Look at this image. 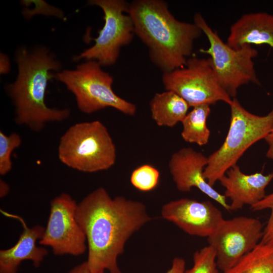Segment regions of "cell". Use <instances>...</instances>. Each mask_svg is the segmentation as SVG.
<instances>
[{
	"instance_id": "6da1fadb",
	"label": "cell",
	"mask_w": 273,
	"mask_h": 273,
	"mask_svg": "<svg viewBox=\"0 0 273 273\" xmlns=\"http://www.w3.org/2000/svg\"><path fill=\"white\" fill-rule=\"evenodd\" d=\"M76 218L86 236V263L92 273H121L117 259L126 242L152 219L143 203L112 198L102 187L78 204Z\"/></svg>"
},
{
	"instance_id": "7a4b0ae2",
	"label": "cell",
	"mask_w": 273,
	"mask_h": 273,
	"mask_svg": "<svg viewBox=\"0 0 273 273\" xmlns=\"http://www.w3.org/2000/svg\"><path fill=\"white\" fill-rule=\"evenodd\" d=\"M128 14L135 34L147 46L153 63L163 73L184 67L202 33L194 23L180 21L162 0H135Z\"/></svg>"
},
{
	"instance_id": "3957f363",
	"label": "cell",
	"mask_w": 273,
	"mask_h": 273,
	"mask_svg": "<svg viewBox=\"0 0 273 273\" xmlns=\"http://www.w3.org/2000/svg\"><path fill=\"white\" fill-rule=\"evenodd\" d=\"M16 60L18 74L9 92L15 107L17 124L38 132L49 123L67 119L68 109L51 108L45 103L48 82L55 77L50 71L60 68L54 56L43 48L32 52L22 49Z\"/></svg>"
},
{
	"instance_id": "277c9868",
	"label": "cell",
	"mask_w": 273,
	"mask_h": 273,
	"mask_svg": "<svg viewBox=\"0 0 273 273\" xmlns=\"http://www.w3.org/2000/svg\"><path fill=\"white\" fill-rule=\"evenodd\" d=\"M229 105L231 116L228 134L221 146L208 157L203 172L212 187L237 164L249 147L273 130V107L267 114L260 116L249 112L236 98Z\"/></svg>"
},
{
	"instance_id": "5b68a950",
	"label": "cell",
	"mask_w": 273,
	"mask_h": 273,
	"mask_svg": "<svg viewBox=\"0 0 273 273\" xmlns=\"http://www.w3.org/2000/svg\"><path fill=\"white\" fill-rule=\"evenodd\" d=\"M58 154L62 163L83 172L107 170L116 160L115 144L107 127L99 120L69 127L60 139Z\"/></svg>"
},
{
	"instance_id": "8992f818",
	"label": "cell",
	"mask_w": 273,
	"mask_h": 273,
	"mask_svg": "<svg viewBox=\"0 0 273 273\" xmlns=\"http://www.w3.org/2000/svg\"><path fill=\"white\" fill-rule=\"evenodd\" d=\"M194 22L207 38L209 47L200 52L209 56L211 64L221 87L233 99L238 89L250 83L260 85L253 59L257 51L250 45L239 49L230 47L213 30L200 13L194 15Z\"/></svg>"
},
{
	"instance_id": "52a82bcc",
	"label": "cell",
	"mask_w": 273,
	"mask_h": 273,
	"mask_svg": "<svg viewBox=\"0 0 273 273\" xmlns=\"http://www.w3.org/2000/svg\"><path fill=\"white\" fill-rule=\"evenodd\" d=\"M74 95L79 109L90 114L111 107L129 116L136 112V106L117 96L112 85L113 77L103 71L96 61L88 60L73 70H65L55 74Z\"/></svg>"
},
{
	"instance_id": "ba28073f",
	"label": "cell",
	"mask_w": 273,
	"mask_h": 273,
	"mask_svg": "<svg viewBox=\"0 0 273 273\" xmlns=\"http://www.w3.org/2000/svg\"><path fill=\"white\" fill-rule=\"evenodd\" d=\"M162 82L166 90L178 95L190 107L232 101L219 85L209 58H189L184 67L163 73Z\"/></svg>"
},
{
	"instance_id": "9c48e42d",
	"label": "cell",
	"mask_w": 273,
	"mask_h": 273,
	"mask_svg": "<svg viewBox=\"0 0 273 273\" xmlns=\"http://www.w3.org/2000/svg\"><path fill=\"white\" fill-rule=\"evenodd\" d=\"M89 4L100 7L104 13L105 24L93 38L95 44L75 58L97 61L102 66L115 64L121 48L133 38L134 27L128 14L129 4L124 0H92Z\"/></svg>"
},
{
	"instance_id": "30bf717a",
	"label": "cell",
	"mask_w": 273,
	"mask_h": 273,
	"mask_svg": "<svg viewBox=\"0 0 273 273\" xmlns=\"http://www.w3.org/2000/svg\"><path fill=\"white\" fill-rule=\"evenodd\" d=\"M263 226L255 218L238 216L224 219L207 238L216 252L217 267L222 272L233 267L260 242Z\"/></svg>"
},
{
	"instance_id": "8fae6325",
	"label": "cell",
	"mask_w": 273,
	"mask_h": 273,
	"mask_svg": "<svg viewBox=\"0 0 273 273\" xmlns=\"http://www.w3.org/2000/svg\"><path fill=\"white\" fill-rule=\"evenodd\" d=\"M77 205L66 193L51 202L47 225L39 244L51 247L55 255L78 256L86 250V236L76 218Z\"/></svg>"
},
{
	"instance_id": "7c38bea8",
	"label": "cell",
	"mask_w": 273,
	"mask_h": 273,
	"mask_svg": "<svg viewBox=\"0 0 273 273\" xmlns=\"http://www.w3.org/2000/svg\"><path fill=\"white\" fill-rule=\"evenodd\" d=\"M161 214L188 234L207 238L224 219L221 211L211 202L189 198L166 203Z\"/></svg>"
},
{
	"instance_id": "4fadbf2b",
	"label": "cell",
	"mask_w": 273,
	"mask_h": 273,
	"mask_svg": "<svg viewBox=\"0 0 273 273\" xmlns=\"http://www.w3.org/2000/svg\"><path fill=\"white\" fill-rule=\"evenodd\" d=\"M208 157L190 147L183 148L173 153L168 163L170 173L177 189L182 192L197 188L205 195L230 211V204L224 195L211 186L203 175Z\"/></svg>"
},
{
	"instance_id": "5bb4252c",
	"label": "cell",
	"mask_w": 273,
	"mask_h": 273,
	"mask_svg": "<svg viewBox=\"0 0 273 273\" xmlns=\"http://www.w3.org/2000/svg\"><path fill=\"white\" fill-rule=\"evenodd\" d=\"M272 179L273 172L266 175L261 172L246 174L236 164L219 181L225 188L224 196L231 200V211L241 209L246 205L252 206L262 200L266 195L265 188Z\"/></svg>"
},
{
	"instance_id": "9a60e30c",
	"label": "cell",
	"mask_w": 273,
	"mask_h": 273,
	"mask_svg": "<svg viewBox=\"0 0 273 273\" xmlns=\"http://www.w3.org/2000/svg\"><path fill=\"white\" fill-rule=\"evenodd\" d=\"M9 215L20 221L23 231L13 246L0 250V273H17L21 263L27 260H31L35 267H38L48 254L44 247L36 245L37 241L42 238L45 228L39 225L28 228L20 216Z\"/></svg>"
},
{
	"instance_id": "2e32d148",
	"label": "cell",
	"mask_w": 273,
	"mask_h": 273,
	"mask_svg": "<svg viewBox=\"0 0 273 273\" xmlns=\"http://www.w3.org/2000/svg\"><path fill=\"white\" fill-rule=\"evenodd\" d=\"M226 43L236 49L264 44L273 48V15L266 12L242 15L231 25Z\"/></svg>"
},
{
	"instance_id": "e0dca14e",
	"label": "cell",
	"mask_w": 273,
	"mask_h": 273,
	"mask_svg": "<svg viewBox=\"0 0 273 273\" xmlns=\"http://www.w3.org/2000/svg\"><path fill=\"white\" fill-rule=\"evenodd\" d=\"M151 116L159 126L172 127L188 114V103L175 93L166 90L156 93L150 102Z\"/></svg>"
},
{
	"instance_id": "ac0fdd59",
	"label": "cell",
	"mask_w": 273,
	"mask_h": 273,
	"mask_svg": "<svg viewBox=\"0 0 273 273\" xmlns=\"http://www.w3.org/2000/svg\"><path fill=\"white\" fill-rule=\"evenodd\" d=\"M193 108L181 121V137L187 142L203 146L208 143L210 136L207 125L211 113L210 105L203 104Z\"/></svg>"
},
{
	"instance_id": "d6986e66",
	"label": "cell",
	"mask_w": 273,
	"mask_h": 273,
	"mask_svg": "<svg viewBox=\"0 0 273 273\" xmlns=\"http://www.w3.org/2000/svg\"><path fill=\"white\" fill-rule=\"evenodd\" d=\"M222 273H273V243L260 242L233 267Z\"/></svg>"
},
{
	"instance_id": "ffe728a7",
	"label": "cell",
	"mask_w": 273,
	"mask_h": 273,
	"mask_svg": "<svg viewBox=\"0 0 273 273\" xmlns=\"http://www.w3.org/2000/svg\"><path fill=\"white\" fill-rule=\"evenodd\" d=\"M159 177V171L156 168L149 164H144L132 171L130 183L136 189L148 192L156 187Z\"/></svg>"
},
{
	"instance_id": "44dd1931",
	"label": "cell",
	"mask_w": 273,
	"mask_h": 273,
	"mask_svg": "<svg viewBox=\"0 0 273 273\" xmlns=\"http://www.w3.org/2000/svg\"><path fill=\"white\" fill-rule=\"evenodd\" d=\"M185 273H219L215 250L208 245L196 251L193 255V265Z\"/></svg>"
},
{
	"instance_id": "7402d4cb",
	"label": "cell",
	"mask_w": 273,
	"mask_h": 273,
	"mask_svg": "<svg viewBox=\"0 0 273 273\" xmlns=\"http://www.w3.org/2000/svg\"><path fill=\"white\" fill-rule=\"evenodd\" d=\"M21 138L16 132L6 134L0 131V174L4 175L9 172L12 167L11 155L13 151L21 144Z\"/></svg>"
},
{
	"instance_id": "603a6c76",
	"label": "cell",
	"mask_w": 273,
	"mask_h": 273,
	"mask_svg": "<svg viewBox=\"0 0 273 273\" xmlns=\"http://www.w3.org/2000/svg\"><path fill=\"white\" fill-rule=\"evenodd\" d=\"M254 211L265 209L270 210V215L263 231L260 242L265 244L273 243V192L266 195L260 201L251 206Z\"/></svg>"
},
{
	"instance_id": "cb8c5ba5",
	"label": "cell",
	"mask_w": 273,
	"mask_h": 273,
	"mask_svg": "<svg viewBox=\"0 0 273 273\" xmlns=\"http://www.w3.org/2000/svg\"><path fill=\"white\" fill-rule=\"evenodd\" d=\"M185 260L181 257H175L172 262V265L166 273H185Z\"/></svg>"
},
{
	"instance_id": "d4e9b609",
	"label": "cell",
	"mask_w": 273,
	"mask_h": 273,
	"mask_svg": "<svg viewBox=\"0 0 273 273\" xmlns=\"http://www.w3.org/2000/svg\"><path fill=\"white\" fill-rule=\"evenodd\" d=\"M268 145V149L266 153V157L273 160V130L264 139Z\"/></svg>"
},
{
	"instance_id": "484cf974",
	"label": "cell",
	"mask_w": 273,
	"mask_h": 273,
	"mask_svg": "<svg viewBox=\"0 0 273 273\" xmlns=\"http://www.w3.org/2000/svg\"><path fill=\"white\" fill-rule=\"evenodd\" d=\"M68 273H92L86 261L74 267Z\"/></svg>"
},
{
	"instance_id": "4316f807",
	"label": "cell",
	"mask_w": 273,
	"mask_h": 273,
	"mask_svg": "<svg viewBox=\"0 0 273 273\" xmlns=\"http://www.w3.org/2000/svg\"><path fill=\"white\" fill-rule=\"evenodd\" d=\"M10 69V64L7 57L4 55H1V72L2 73H7Z\"/></svg>"
},
{
	"instance_id": "83f0119b",
	"label": "cell",
	"mask_w": 273,
	"mask_h": 273,
	"mask_svg": "<svg viewBox=\"0 0 273 273\" xmlns=\"http://www.w3.org/2000/svg\"><path fill=\"white\" fill-rule=\"evenodd\" d=\"M10 187L8 184L3 180L0 181V197H5L9 192Z\"/></svg>"
},
{
	"instance_id": "f1b7e54d",
	"label": "cell",
	"mask_w": 273,
	"mask_h": 273,
	"mask_svg": "<svg viewBox=\"0 0 273 273\" xmlns=\"http://www.w3.org/2000/svg\"><path fill=\"white\" fill-rule=\"evenodd\" d=\"M102 273H105V272H102Z\"/></svg>"
}]
</instances>
